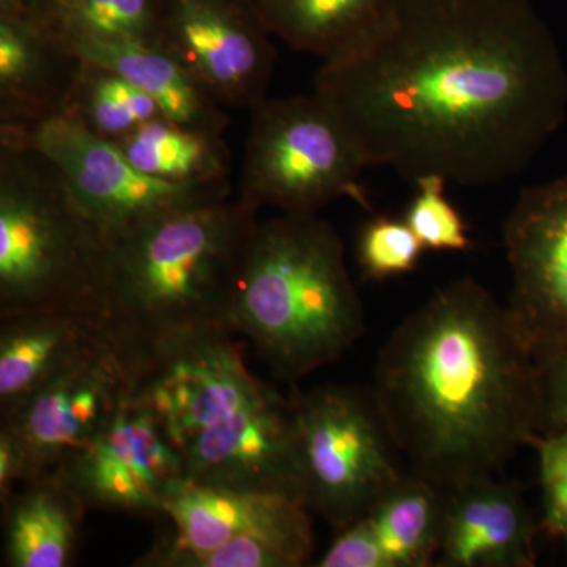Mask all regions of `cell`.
Masks as SVG:
<instances>
[{
  "mask_svg": "<svg viewBox=\"0 0 567 567\" xmlns=\"http://www.w3.org/2000/svg\"><path fill=\"white\" fill-rule=\"evenodd\" d=\"M256 213L240 199L193 205L104 240L100 320L125 363L186 331L229 328Z\"/></svg>",
  "mask_w": 567,
  "mask_h": 567,
  "instance_id": "277c9868",
  "label": "cell"
},
{
  "mask_svg": "<svg viewBox=\"0 0 567 567\" xmlns=\"http://www.w3.org/2000/svg\"><path fill=\"white\" fill-rule=\"evenodd\" d=\"M445 502L442 487L405 473L368 513L339 529L317 566H435Z\"/></svg>",
  "mask_w": 567,
  "mask_h": 567,
  "instance_id": "9a60e30c",
  "label": "cell"
},
{
  "mask_svg": "<svg viewBox=\"0 0 567 567\" xmlns=\"http://www.w3.org/2000/svg\"><path fill=\"white\" fill-rule=\"evenodd\" d=\"M537 525L520 488L494 476L446 491L435 566L532 567Z\"/></svg>",
  "mask_w": 567,
  "mask_h": 567,
  "instance_id": "2e32d148",
  "label": "cell"
},
{
  "mask_svg": "<svg viewBox=\"0 0 567 567\" xmlns=\"http://www.w3.org/2000/svg\"><path fill=\"white\" fill-rule=\"evenodd\" d=\"M424 251L405 219L375 216L365 224L357 244V259L368 279L393 278L415 270Z\"/></svg>",
  "mask_w": 567,
  "mask_h": 567,
  "instance_id": "484cf974",
  "label": "cell"
},
{
  "mask_svg": "<svg viewBox=\"0 0 567 567\" xmlns=\"http://www.w3.org/2000/svg\"><path fill=\"white\" fill-rule=\"evenodd\" d=\"M290 399L298 492L339 532L404 477L398 447L371 393L323 386Z\"/></svg>",
  "mask_w": 567,
  "mask_h": 567,
  "instance_id": "ba28073f",
  "label": "cell"
},
{
  "mask_svg": "<svg viewBox=\"0 0 567 567\" xmlns=\"http://www.w3.org/2000/svg\"><path fill=\"white\" fill-rule=\"evenodd\" d=\"M103 248L54 163L33 148L0 145V317H100Z\"/></svg>",
  "mask_w": 567,
  "mask_h": 567,
  "instance_id": "8992f818",
  "label": "cell"
},
{
  "mask_svg": "<svg viewBox=\"0 0 567 567\" xmlns=\"http://www.w3.org/2000/svg\"><path fill=\"white\" fill-rule=\"evenodd\" d=\"M174 533L166 546L208 551L246 536L271 537L312 554L311 511L289 492L244 491L178 481L164 505Z\"/></svg>",
  "mask_w": 567,
  "mask_h": 567,
  "instance_id": "5bb4252c",
  "label": "cell"
},
{
  "mask_svg": "<svg viewBox=\"0 0 567 567\" xmlns=\"http://www.w3.org/2000/svg\"><path fill=\"white\" fill-rule=\"evenodd\" d=\"M229 328L282 380L339 360L364 334L365 317L338 230L317 215L257 223Z\"/></svg>",
  "mask_w": 567,
  "mask_h": 567,
  "instance_id": "5b68a950",
  "label": "cell"
},
{
  "mask_svg": "<svg viewBox=\"0 0 567 567\" xmlns=\"http://www.w3.org/2000/svg\"><path fill=\"white\" fill-rule=\"evenodd\" d=\"M271 39L249 0H164L159 47L223 106L251 111L267 99Z\"/></svg>",
  "mask_w": 567,
  "mask_h": 567,
  "instance_id": "8fae6325",
  "label": "cell"
},
{
  "mask_svg": "<svg viewBox=\"0 0 567 567\" xmlns=\"http://www.w3.org/2000/svg\"><path fill=\"white\" fill-rule=\"evenodd\" d=\"M106 344L111 342L102 320L93 312L0 317V415H10L40 388Z\"/></svg>",
  "mask_w": 567,
  "mask_h": 567,
  "instance_id": "ac0fdd59",
  "label": "cell"
},
{
  "mask_svg": "<svg viewBox=\"0 0 567 567\" xmlns=\"http://www.w3.org/2000/svg\"><path fill=\"white\" fill-rule=\"evenodd\" d=\"M369 393L410 472L443 491L494 475L543 435L535 349L475 279L446 284L402 320Z\"/></svg>",
  "mask_w": 567,
  "mask_h": 567,
  "instance_id": "7a4b0ae2",
  "label": "cell"
},
{
  "mask_svg": "<svg viewBox=\"0 0 567 567\" xmlns=\"http://www.w3.org/2000/svg\"><path fill=\"white\" fill-rule=\"evenodd\" d=\"M63 115L112 142L163 117L151 96L133 82L110 66L84 59Z\"/></svg>",
  "mask_w": 567,
  "mask_h": 567,
  "instance_id": "cb8c5ba5",
  "label": "cell"
},
{
  "mask_svg": "<svg viewBox=\"0 0 567 567\" xmlns=\"http://www.w3.org/2000/svg\"><path fill=\"white\" fill-rule=\"evenodd\" d=\"M507 308L536 353L567 344V175L524 189L503 226Z\"/></svg>",
  "mask_w": 567,
  "mask_h": 567,
  "instance_id": "4fadbf2b",
  "label": "cell"
},
{
  "mask_svg": "<svg viewBox=\"0 0 567 567\" xmlns=\"http://www.w3.org/2000/svg\"><path fill=\"white\" fill-rule=\"evenodd\" d=\"M54 472L89 511L142 518H163L167 495L185 477L181 457L133 383L91 445Z\"/></svg>",
  "mask_w": 567,
  "mask_h": 567,
  "instance_id": "30bf717a",
  "label": "cell"
},
{
  "mask_svg": "<svg viewBox=\"0 0 567 567\" xmlns=\"http://www.w3.org/2000/svg\"><path fill=\"white\" fill-rule=\"evenodd\" d=\"M265 28L295 51L323 62L344 58L374 40L401 0H249Z\"/></svg>",
  "mask_w": 567,
  "mask_h": 567,
  "instance_id": "ffe728a7",
  "label": "cell"
},
{
  "mask_svg": "<svg viewBox=\"0 0 567 567\" xmlns=\"http://www.w3.org/2000/svg\"><path fill=\"white\" fill-rule=\"evenodd\" d=\"M164 0H66L33 20L66 43L158 44Z\"/></svg>",
  "mask_w": 567,
  "mask_h": 567,
  "instance_id": "603a6c76",
  "label": "cell"
},
{
  "mask_svg": "<svg viewBox=\"0 0 567 567\" xmlns=\"http://www.w3.org/2000/svg\"><path fill=\"white\" fill-rule=\"evenodd\" d=\"M234 334L205 327L159 342L126 363L133 386L181 457L185 480L300 496L292 399L251 374Z\"/></svg>",
  "mask_w": 567,
  "mask_h": 567,
  "instance_id": "3957f363",
  "label": "cell"
},
{
  "mask_svg": "<svg viewBox=\"0 0 567 567\" xmlns=\"http://www.w3.org/2000/svg\"><path fill=\"white\" fill-rule=\"evenodd\" d=\"M365 163L344 125L317 93L265 99L251 110L241 171V203L286 215H317L350 197L369 208Z\"/></svg>",
  "mask_w": 567,
  "mask_h": 567,
  "instance_id": "52a82bcc",
  "label": "cell"
},
{
  "mask_svg": "<svg viewBox=\"0 0 567 567\" xmlns=\"http://www.w3.org/2000/svg\"><path fill=\"white\" fill-rule=\"evenodd\" d=\"M82 65L73 48L33 18H0V126L61 117Z\"/></svg>",
  "mask_w": 567,
  "mask_h": 567,
  "instance_id": "e0dca14e",
  "label": "cell"
},
{
  "mask_svg": "<svg viewBox=\"0 0 567 567\" xmlns=\"http://www.w3.org/2000/svg\"><path fill=\"white\" fill-rule=\"evenodd\" d=\"M87 511L58 472L24 481L2 502L3 565H73Z\"/></svg>",
  "mask_w": 567,
  "mask_h": 567,
  "instance_id": "d6986e66",
  "label": "cell"
},
{
  "mask_svg": "<svg viewBox=\"0 0 567 567\" xmlns=\"http://www.w3.org/2000/svg\"><path fill=\"white\" fill-rule=\"evenodd\" d=\"M130 383L128 365L114 347L106 344L2 416L0 429L9 432L17 446L22 483L54 472L91 445Z\"/></svg>",
  "mask_w": 567,
  "mask_h": 567,
  "instance_id": "7c38bea8",
  "label": "cell"
},
{
  "mask_svg": "<svg viewBox=\"0 0 567 567\" xmlns=\"http://www.w3.org/2000/svg\"><path fill=\"white\" fill-rule=\"evenodd\" d=\"M316 93L365 166L487 186L524 173L566 118L567 71L529 0H401Z\"/></svg>",
  "mask_w": 567,
  "mask_h": 567,
  "instance_id": "6da1fadb",
  "label": "cell"
},
{
  "mask_svg": "<svg viewBox=\"0 0 567 567\" xmlns=\"http://www.w3.org/2000/svg\"><path fill=\"white\" fill-rule=\"evenodd\" d=\"M134 166L177 185H229L230 151L223 134L158 117L115 142Z\"/></svg>",
  "mask_w": 567,
  "mask_h": 567,
  "instance_id": "7402d4cb",
  "label": "cell"
},
{
  "mask_svg": "<svg viewBox=\"0 0 567 567\" xmlns=\"http://www.w3.org/2000/svg\"><path fill=\"white\" fill-rule=\"evenodd\" d=\"M447 183L450 182L440 175L416 178L413 182L416 194L404 219L420 238L424 249L466 251L472 246L468 229L461 213L446 199Z\"/></svg>",
  "mask_w": 567,
  "mask_h": 567,
  "instance_id": "d4e9b609",
  "label": "cell"
},
{
  "mask_svg": "<svg viewBox=\"0 0 567 567\" xmlns=\"http://www.w3.org/2000/svg\"><path fill=\"white\" fill-rule=\"evenodd\" d=\"M66 2V0H33L31 17L37 18L39 14L43 13V11L52 9V7L61 6V3Z\"/></svg>",
  "mask_w": 567,
  "mask_h": 567,
  "instance_id": "f546056e",
  "label": "cell"
},
{
  "mask_svg": "<svg viewBox=\"0 0 567 567\" xmlns=\"http://www.w3.org/2000/svg\"><path fill=\"white\" fill-rule=\"evenodd\" d=\"M543 390V435L567 427V344L536 353Z\"/></svg>",
  "mask_w": 567,
  "mask_h": 567,
  "instance_id": "83f0119b",
  "label": "cell"
},
{
  "mask_svg": "<svg viewBox=\"0 0 567 567\" xmlns=\"http://www.w3.org/2000/svg\"><path fill=\"white\" fill-rule=\"evenodd\" d=\"M70 47L84 61L110 66L133 82L151 96L167 121L216 134H223L229 126L227 107L159 44L71 43Z\"/></svg>",
  "mask_w": 567,
  "mask_h": 567,
  "instance_id": "44dd1931",
  "label": "cell"
},
{
  "mask_svg": "<svg viewBox=\"0 0 567 567\" xmlns=\"http://www.w3.org/2000/svg\"><path fill=\"white\" fill-rule=\"evenodd\" d=\"M543 487V528L567 539V427L536 440Z\"/></svg>",
  "mask_w": 567,
  "mask_h": 567,
  "instance_id": "4316f807",
  "label": "cell"
},
{
  "mask_svg": "<svg viewBox=\"0 0 567 567\" xmlns=\"http://www.w3.org/2000/svg\"><path fill=\"white\" fill-rule=\"evenodd\" d=\"M0 145L33 148L50 158L103 240L163 213L229 199V185H177L145 174L115 142L66 115L32 126H0Z\"/></svg>",
  "mask_w": 567,
  "mask_h": 567,
  "instance_id": "9c48e42d",
  "label": "cell"
},
{
  "mask_svg": "<svg viewBox=\"0 0 567 567\" xmlns=\"http://www.w3.org/2000/svg\"><path fill=\"white\" fill-rule=\"evenodd\" d=\"M33 0H0V18L18 20L31 17Z\"/></svg>",
  "mask_w": 567,
  "mask_h": 567,
  "instance_id": "f1b7e54d",
  "label": "cell"
}]
</instances>
